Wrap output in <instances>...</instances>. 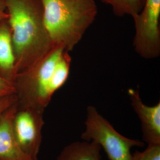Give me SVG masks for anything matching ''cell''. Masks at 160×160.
Segmentation results:
<instances>
[{
	"mask_svg": "<svg viewBox=\"0 0 160 160\" xmlns=\"http://www.w3.org/2000/svg\"><path fill=\"white\" fill-rule=\"evenodd\" d=\"M4 1L18 74L39 61L54 45L44 22L42 0Z\"/></svg>",
	"mask_w": 160,
	"mask_h": 160,
	"instance_id": "obj_1",
	"label": "cell"
},
{
	"mask_svg": "<svg viewBox=\"0 0 160 160\" xmlns=\"http://www.w3.org/2000/svg\"><path fill=\"white\" fill-rule=\"evenodd\" d=\"M69 52L54 45L39 61L18 73L14 82L17 104L45 111L53 94L68 78Z\"/></svg>",
	"mask_w": 160,
	"mask_h": 160,
	"instance_id": "obj_2",
	"label": "cell"
},
{
	"mask_svg": "<svg viewBox=\"0 0 160 160\" xmlns=\"http://www.w3.org/2000/svg\"><path fill=\"white\" fill-rule=\"evenodd\" d=\"M44 22L53 45L72 51L94 22L95 0H42Z\"/></svg>",
	"mask_w": 160,
	"mask_h": 160,
	"instance_id": "obj_3",
	"label": "cell"
},
{
	"mask_svg": "<svg viewBox=\"0 0 160 160\" xmlns=\"http://www.w3.org/2000/svg\"><path fill=\"white\" fill-rule=\"evenodd\" d=\"M85 125L86 129L81 138L98 143L110 160H131L132 148L145 145L141 141L121 135L92 106H88L87 108Z\"/></svg>",
	"mask_w": 160,
	"mask_h": 160,
	"instance_id": "obj_4",
	"label": "cell"
},
{
	"mask_svg": "<svg viewBox=\"0 0 160 160\" xmlns=\"http://www.w3.org/2000/svg\"><path fill=\"white\" fill-rule=\"evenodd\" d=\"M135 34L134 49L146 59L160 55V0H145L141 12L132 17Z\"/></svg>",
	"mask_w": 160,
	"mask_h": 160,
	"instance_id": "obj_5",
	"label": "cell"
},
{
	"mask_svg": "<svg viewBox=\"0 0 160 160\" xmlns=\"http://www.w3.org/2000/svg\"><path fill=\"white\" fill-rule=\"evenodd\" d=\"M44 111L27 107L17 108L13 117L12 129L17 142L33 160H38L44 126Z\"/></svg>",
	"mask_w": 160,
	"mask_h": 160,
	"instance_id": "obj_6",
	"label": "cell"
},
{
	"mask_svg": "<svg viewBox=\"0 0 160 160\" xmlns=\"http://www.w3.org/2000/svg\"><path fill=\"white\" fill-rule=\"evenodd\" d=\"M128 93L132 106L140 120L142 139L148 145H160V103L152 106L144 104L138 90L130 88Z\"/></svg>",
	"mask_w": 160,
	"mask_h": 160,
	"instance_id": "obj_7",
	"label": "cell"
},
{
	"mask_svg": "<svg viewBox=\"0 0 160 160\" xmlns=\"http://www.w3.org/2000/svg\"><path fill=\"white\" fill-rule=\"evenodd\" d=\"M17 101L0 118V160H33L26 154L17 142L12 129V120Z\"/></svg>",
	"mask_w": 160,
	"mask_h": 160,
	"instance_id": "obj_8",
	"label": "cell"
},
{
	"mask_svg": "<svg viewBox=\"0 0 160 160\" xmlns=\"http://www.w3.org/2000/svg\"><path fill=\"white\" fill-rule=\"evenodd\" d=\"M17 74L12 30L6 18L0 20V77L14 84Z\"/></svg>",
	"mask_w": 160,
	"mask_h": 160,
	"instance_id": "obj_9",
	"label": "cell"
},
{
	"mask_svg": "<svg viewBox=\"0 0 160 160\" xmlns=\"http://www.w3.org/2000/svg\"><path fill=\"white\" fill-rule=\"evenodd\" d=\"M101 149L94 141H76L65 147L57 160H100Z\"/></svg>",
	"mask_w": 160,
	"mask_h": 160,
	"instance_id": "obj_10",
	"label": "cell"
},
{
	"mask_svg": "<svg viewBox=\"0 0 160 160\" xmlns=\"http://www.w3.org/2000/svg\"><path fill=\"white\" fill-rule=\"evenodd\" d=\"M110 6L114 14L118 17L130 16L132 17L141 12L145 0H100Z\"/></svg>",
	"mask_w": 160,
	"mask_h": 160,
	"instance_id": "obj_11",
	"label": "cell"
},
{
	"mask_svg": "<svg viewBox=\"0 0 160 160\" xmlns=\"http://www.w3.org/2000/svg\"><path fill=\"white\" fill-rule=\"evenodd\" d=\"M131 160H160V145H148L143 151H135Z\"/></svg>",
	"mask_w": 160,
	"mask_h": 160,
	"instance_id": "obj_12",
	"label": "cell"
},
{
	"mask_svg": "<svg viewBox=\"0 0 160 160\" xmlns=\"http://www.w3.org/2000/svg\"><path fill=\"white\" fill-rule=\"evenodd\" d=\"M14 84L0 77V98L14 94Z\"/></svg>",
	"mask_w": 160,
	"mask_h": 160,
	"instance_id": "obj_13",
	"label": "cell"
},
{
	"mask_svg": "<svg viewBox=\"0 0 160 160\" xmlns=\"http://www.w3.org/2000/svg\"><path fill=\"white\" fill-rule=\"evenodd\" d=\"M17 101L16 94L0 98V118L7 109Z\"/></svg>",
	"mask_w": 160,
	"mask_h": 160,
	"instance_id": "obj_14",
	"label": "cell"
},
{
	"mask_svg": "<svg viewBox=\"0 0 160 160\" xmlns=\"http://www.w3.org/2000/svg\"><path fill=\"white\" fill-rule=\"evenodd\" d=\"M8 17L5 1L4 0H0V20Z\"/></svg>",
	"mask_w": 160,
	"mask_h": 160,
	"instance_id": "obj_15",
	"label": "cell"
}]
</instances>
